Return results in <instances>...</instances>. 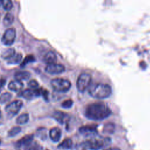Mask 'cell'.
Wrapping results in <instances>:
<instances>
[{"label": "cell", "mask_w": 150, "mask_h": 150, "mask_svg": "<svg viewBox=\"0 0 150 150\" xmlns=\"http://www.w3.org/2000/svg\"><path fill=\"white\" fill-rule=\"evenodd\" d=\"M112 93L111 86L107 84L96 83L92 84L88 87L89 94L96 98L103 99L108 97Z\"/></svg>", "instance_id": "cell-2"}, {"label": "cell", "mask_w": 150, "mask_h": 150, "mask_svg": "<svg viewBox=\"0 0 150 150\" xmlns=\"http://www.w3.org/2000/svg\"><path fill=\"white\" fill-rule=\"evenodd\" d=\"M15 50L13 47H8L2 50L1 53V57L4 59L8 60L11 59L15 54Z\"/></svg>", "instance_id": "cell-17"}, {"label": "cell", "mask_w": 150, "mask_h": 150, "mask_svg": "<svg viewBox=\"0 0 150 150\" xmlns=\"http://www.w3.org/2000/svg\"><path fill=\"white\" fill-rule=\"evenodd\" d=\"M22 106V101L19 100H16L7 104L5 107V110L9 117H12L16 115L19 112Z\"/></svg>", "instance_id": "cell-6"}, {"label": "cell", "mask_w": 150, "mask_h": 150, "mask_svg": "<svg viewBox=\"0 0 150 150\" xmlns=\"http://www.w3.org/2000/svg\"><path fill=\"white\" fill-rule=\"evenodd\" d=\"M22 59V54L21 53H15L11 59L7 60V63L9 64H17L21 63Z\"/></svg>", "instance_id": "cell-18"}, {"label": "cell", "mask_w": 150, "mask_h": 150, "mask_svg": "<svg viewBox=\"0 0 150 150\" xmlns=\"http://www.w3.org/2000/svg\"><path fill=\"white\" fill-rule=\"evenodd\" d=\"M73 105V101L71 99H68L65 101H64L62 103V107L64 108H69L71 107Z\"/></svg>", "instance_id": "cell-29"}, {"label": "cell", "mask_w": 150, "mask_h": 150, "mask_svg": "<svg viewBox=\"0 0 150 150\" xmlns=\"http://www.w3.org/2000/svg\"><path fill=\"white\" fill-rule=\"evenodd\" d=\"M111 114L109 107L103 103H94L87 106L85 110L86 117L92 120H103Z\"/></svg>", "instance_id": "cell-1"}, {"label": "cell", "mask_w": 150, "mask_h": 150, "mask_svg": "<svg viewBox=\"0 0 150 150\" xmlns=\"http://www.w3.org/2000/svg\"><path fill=\"white\" fill-rule=\"evenodd\" d=\"M49 137L54 142H58L61 138L62 132L59 128L53 127L49 131Z\"/></svg>", "instance_id": "cell-13"}, {"label": "cell", "mask_w": 150, "mask_h": 150, "mask_svg": "<svg viewBox=\"0 0 150 150\" xmlns=\"http://www.w3.org/2000/svg\"><path fill=\"white\" fill-rule=\"evenodd\" d=\"M111 142V140L108 137H98L85 141L82 145L84 147L90 150H99L108 146Z\"/></svg>", "instance_id": "cell-3"}, {"label": "cell", "mask_w": 150, "mask_h": 150, "mask_svg": "<svg viewBox=\"0 0 150 150\" xmlns=\"http://www.w3.org/2000/svg\"><path fill=\"white\" fill-rule=\"evenodd\" d=\"M12 95L9 92H5L2 93L0 96V104H4L8 102L12 98Z\"/></svg>", "instance_id": "cell-23"}, {"label": "cell", "mask_w": 150, "mask_h": 150, "mask_svg": "<svg viewBox=\"0 0 150 150\" xmlns=\"http://www.w3.org/2000/svg\"><path fill=\"white\" fill-rule=\"evenodd\" d=\"M104 150H121V149L120 148H110L105 149Z\"/></svg>", "instance_id": "cell-33"}, {"label": "cell", "mask_w": 150, "mask_h": 150, "mask_svg": "<svg viewBox=\"0 0 150 150\" xmlns=\"http://www.w3.org/2000/svg\"><path fill=\"white\" fill-rule=\"evenodd\" d=\"M1 1H2V0H0V5L1 4Z\"/></svg>", "instance_id": "cell-34"}, {"label": "cell", "mask_w": 150, "mask_h": 150, "mask_svg": "<svg viewBox=\"0 0 150 150\" xmlns=\"http://www.w3.org/2000/svg\"><path fill=\"white\" fill-rule=\"evenodd\" d=\"M36 59L34 57L33 55L32 54H29V55H27L26 56H25V57L23 59V60L21 62V64H20V66L21 67H25L28 64L35 62Z\"/></svg>", "instance_id": "cell-22"}, {"label": "cell", "mask_w": 150, "mask_h": 150, "mask_svg": "<svg viewBox=\"0 0 150 150\" xmlns=\"http://www.w3.org/2000/svg\"><path fill=\"white\" fill-rule=\"evenodd\" d=\"M31 74L28 71H18L14 74L15 80L21 81L22 80H26L30 77Z\"/></svg>", "instance_id": "cell-16"}, {"label": "cell", "mask_w": 150, "mask_h": 150, "mask_svg": "<svg viewBox=\"0 0 150 150\" xmlns=\"http://www.w3.org/2000/svg\"><path fill=\"white\" fill-rule=\"evenodd\" d=\"M80 132L86 136H93L97 133V127L95 125H85L79 128Z\"/></svg>", "instance_id": "cell-11"}, {"label": "cell", "mask_w": 150, "mask_h": 150, "mask_svg": "<svg viewBox=\"0 0 150 150\" xmlns=\"http://www.w3.org/2000/svg\"><path fill=\"white\" fill-rule=\"evenodd\" d=\"M48 95H49V91L45 89L42 88L41 96H43V97L44 98L45 100H48Z\"/></svg>", "instance_id": "cell-31"}, {"label": "cell", "mask_w": 150, "mask_h": 150, "mask_svg": "<svg viewBox=\"0 0 150 150\" xmlns=\"http://www.w3.org/2000/svg\"><path fill=\"white\" fill-rule=\"evenodd\" d=\"M29 119V115L28 113H23L19 115L16 119V123L19 125H23L26 124Z\"/></svg>", "instance_id": "cell-19"}, {"label": "cell", "mask_w": 150, "mask_h": 150, "mask_svg": "<svg viewBox=\"0 0 150 150\" xmlns=\"http://www.w3.org/2000/svg\"><path fill=\"white\" fill-rule=\"evenodd\" d=\"M28 86L32 89H35L38 87L39 83L36 80H30L28 83Z\"/></svg>", "instance_id": "cell-28"}, {"label": "cell", "mask_w": 150, "mask_h": 150, "mask_svg": "<svg viewBox=\"0 0 150 150\" xmlns=\"http://www.w3.org/2000/svg\"><path fill=\"white\" fill-rule=\"evenodd\" d=\"M72 145V140L70 138H66L58 145V148L62 149H70L71 148Z\"/></svg>", "instance_id": "cell-20"}, {"label": "cell", "mask_w": 150, "mask_h": 150, "mask_svg": "<svg viewBox=\"0 0 150 150\" xmlns=\"http://www.w3.org/2000/svg\"><path fill=\"white\" fill-rule=\"evenodd\" d=\"M34 135L33 134H28L22 137L20 139L18 140L15 142V145L18 148L26 147L29 144H30L32 141H33Z\"/></svg>", "instance_id": "cell-10"}, {"label": "cell", "mask_w": 150, "mask_h": 150, "mask_svg": "<svg viewBox=\"0 0 150 150\" xmlns=\"http://www.w3.org/2000/svg\"><path fill=\"white\" fill-rule=\"evenodd\" d=\"M114 126L113 124H108L105 126V127L104 128V131L106 132L112 133L114 131Z\"/></svg>", "instance_id": "cell-30"}, {"label": "cell", "mask_w": 150, "mask_h": 150, "mask_svg": "<svg viewBox=\"0 0 150 150\" xmlns=\"http://www.w3.org/2000/svg\"><path fill=\"white\" fill-rule=\"evenodd\" d=\"M25 150H41L40 145L35 141H32L30 144L24 148Z\"/></svg>", "instance_id": "cell-25"}, {"label": "cell", "mask_w": 150, "mask_h": 150, "mask_svg": "<svg viewBox=\"0 0 150 150\" xmlns=\"http://www.w3.org/2000/svg\"><path fill=\"white\" fill-rule=\"evenodd\" d=\"M53 118H54L59 123L63 124L68 121L69 120V116L67 113L60 111H56L54 112L52 115Z\"/></svg>", "instance_id": "cell-12"}, {"label": "cell", "mask_w": 150, "mask_h": 150, "mask_svg": "<svg viewBox=\"0 0 150 150\" xmlns=\"http://www.w3.org/2000/svg\"><path fill=\"white\" fill-rule=\"evenodd\" d=\"M52 88L56 92L65 93L69 90L71 84L69 80L63 78H54L50 81Z\"/></svg>", "instance_id": "cell-4"}, {"label": "cell", "mask_w": 150, "mask_h": 150, "mask_svg": "<svg viewBox=\"0 0 150 150\" xmlns=\"http://www.w3.org/2000/svg\"><path fill=\"white\" fill-rule=\"evenodd\" d=\"M91 76L87 73H81L77 80L76 87L80 92H84L90 86Z\"/></svg>", "instance_id": "cell-5"}, {"label": "cell", "mask_w": 150, "mask_h": 150, "mask_svg": "<svg viewBox=\"0 0 150 150\" xmlns=\"http://www.w3.org/2000/svg\"><path fill=\"white\" fill-rule=\"evenodd\" d=\"M21 131V128L19 126H15L11 128L8 132V136L9 137H13L18 135Z\"/></svg>", "instance_id": "cell-24"}, {"label": "cell", "mask_w": 150, "mask_h": 150, "mask_svg": "<svg viewBox=\"0 0 150 150\" xmlns=\"http://www.w3.org/2000/svg\"><path fill=\"white\" fill-rule=\"evenodd\" d=\"M0 150H2V149H0Z\"/></svg>", "instance_id": "cell-35"}, {"label": "cell", "mask_w": 150, "mask_h": 150, "mask_svg": "<svg viewBox=\"0 0 150 150\" xmlns=\"http://www.w3.org/2000/svg\"><path fill=\"white\" fill-rule=\"evenodd\" d=\"M57 55L53 51L47 52L43 57V60L45 63L47 64L54 63L57 60Z\"/></svg>", "instance_id": "cell-15"}, {"label": "cell", "mask_w": 150, "mask_h": 150, "mask_svg": "<svg viewBox=\"0 0 150 150\" xmlns=\"http://www.w3.org/2000/svg\"><path fill=\"white\" fill-rule=\"evenodd\" d=\"M37 137L40 138L41 139H45L47 138L46 129L45 128H40L36 131Z\"/></svg>", "instance_id": "cell-27"}, {"label": "cell", "mask_w": 150, "mask_h": 150, "mask_svg": "<svg viewBox=\"0 0 150 150\" xmlns=\"http://www.w3.org/2000/svg\"><path fill=\"white\" fill-rule=\"evenodd\" d=\"M65 67L64 65L59 63H52L47 64L45 70L49 74H58L63 73L65 71Z\"/></svg>", "instance_id": "cell-9"}, {"label": "cell", "mask_w": 150, "mask_h": 150, "mask_svg": "<svg viewBox=\"0 0 150 150\" xmlns=\"http://www.w3.org/2000/svg\"><path fill=\"white\" fill-rule=\"evenodd\" d=\"M14 21V16L12 13L7 12L4 19H3V25L5 26H9L12 25Z\"/></svg>", "instance_id": "cell-21"}, {"label": "cell", "mask_w": 150, "mask_h": 150, "mask_svg": "<svg viewBox=\"0 0 150 150\" xmlns=\"http://www.w3.org/2000/svg\"><path fill=\"white\" fill-rule=\"evenodd\" d=\"M16 29L13 28H8L4 32L2 39L1 42L2 43L6 46H11L12 45L15 40L16 39Z\"/></svg>", "instance_id": "cell-7"}, {"label": "cell", "mask_w": 150, "mask_h": 150, "mask_svg": "<svg viewBox=\"0 0 150 150\" xmlns=\"http://www.w3.org/2000/svg\"><path fill=\"white\" fill-rule=\"evenodd\" d=\"M42 88H35V89H32V88L25 89L24 90L21 91L18 96L26 100H30L37 97L40 96L42 94Z\"/></svg>", "instance_id": "cell-8"}, {"label": "cell", "mask_w": 150, "mask_h": 150, "mask_svg": "<svg viewBox=\"0 0 150 150\" xmlns=\"http://www.w3.org/2000/svg\"><path fill=\"white\" fill-rule=\"evenodd\" d=\"M1 5H2L3 8L6 11L11 10L13 7L12 2L11 0H2Z\"/></svg>", "instance_id": "cell-26"}, {"label": "cell", "mask_w": 150, "mask_h": 150, "mask_svg": "<svg viewBox=\"0 0 150 150\" xmlns=\"http://www.w3.org/2000/svg\"><path fill=\"white\" fill-rule=\"evenodd\" d=\"M23 87V84L22 83V82L16 80L11 81L9 83L8 86V87L9 90L15 92L21 91Z\"/></svg>", "instance_id": "cell-14"}, {"label": "cell", "mask_w": 150, "mask_h": 150, "mask_svg": "<svg viewBox=\"0 0 150 150\" xmlns=\"http://www.w3.org/2000/svg\"><path fill=\"white\" fill-rule=\"evenodd\" d=\"M6 83V80L4 79H0V88H1Z\"/></svg>", "instance_id": "cell-32"}]
</instances>
